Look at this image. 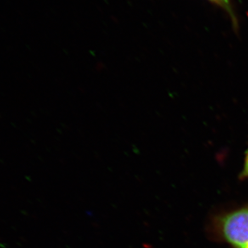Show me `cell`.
<instances>
[{"label":"cell","mask_w":248,"mask_h":248,"mask_svg":"<svg viewBox=\"0 0 248 248\" xmlns=\"http://www.w3.org/2000/svg\"><path fill=\"white\" fill-rule=\"evenodd\" d=\"M242 176L248 177V155H247L246 161H245V165H244V172H243Z\"/></svg>","instance_id":"cell-3"},{"label":"cell","mask_w":248,"mask_h":248,"mask_svg":"<svg viewBox=\"0 0 248 248\" xmlns=\"http://www.w3.org/2000/svg\"><path fill=\"white\" fill-rule=\"evenodd\" d=\"M210 2L219 5L220 7H223L225 9L228 10L231 12V7H230L229 0H210Z\"/></svg>","instance_id":"cell-2"},{"label":"cell","mask_w":248,"mask_h":248,"mask_svg":"<svg viewBox=\"0 0 248 248\" xmlns=\"http://www.w3.org/2000/svg\"><path fill=\"white\" fill-rule=\"evenodd\" d=\"M215 232L234 248H248V208L220 217L215 222Z\"/></svg>","instance_id":"cell-1"}]
</instances>
